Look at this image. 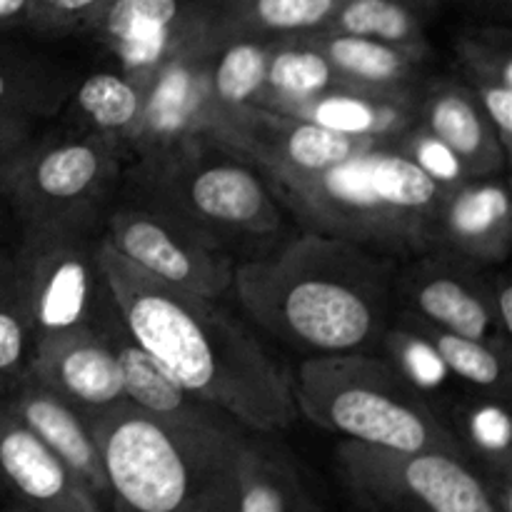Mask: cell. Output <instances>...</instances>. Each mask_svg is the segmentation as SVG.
<instances>
[{"mask_svg": "<svg viewBox=\"0 0 512 512\" xmlns=\"http://www.w3.org/2000/svg\"><path fill=\"white\" fill-rule=\"evenodd\" d=\"M0 243H3V233H0Z\"/></svg>", "mask_w": 512, "mask_h": 512, "instance_id": "cell-43", "label": "cell"}, {"mask_svg": "<svg viewBox=\"0 0 512 512\" xmlns=\"http://www.w3.org/2000/svg\"><path fill=\"white\" fill-rule=\"evenodd\" d=\"M195 3L218 28L280 40L325 30L343 0H195Z\"/></svg>", "mask_w": 512, "mask_h": 512, "instance_id": "cell-25", "label": "cell"}, {"mask_svg": "<svg viewBox=\"0 0 512 512\" xmlns=\"http://www.w3.org/2000/svg\"><path fill=\"white\" fill-rule=\"evenodd\" d=\"M138 203L160 210L205 243L268 238L283 215L260 170L210 138L183 140L138 155Z\"/></svg>", "mask_w": 512, "mask_h": 512, "instance_id": "cell-6", "label": "cell"}, {"mask_svg": "<svg viewBox=\"0 0 512 512\" xmlns=\"http://www.w3.org/2000/svg\"><path fill=\"white\" fill-rule=\"evenodd\" d=\"M383 358L418 390L423 398H443L455 383L448 365L438 355V350L430 345V340L420 333L410 313H398V318L390 320L380 338Z\"/></svg>", "mask_w": 512, "mask_h": 512, "instance_id": "cell-32", "label": "cell"}, {"mask_svg": "<svg viewBox=\"0 0 512 512\" xmlns=\"http://www.w3.org/2000/svg\"><path fill=\"white\" fill-rule=\"evenodd\" d=\"M270 45L273 40L213 25L205 48V93L213 108L215 125L225 115L255 103V95L263 85Z\"/></svg>", "mask_w": 512, "mask_h": 512, "instance_id": "cell-22", "label": "cell"}, {"mask_svg": "<svg viewBox=\"0 0 512 512\" xmlns=\"http://www.w3.org/2000/svg\"><path fill=\"white\" fill-rule=\"evenodd\" d=\"M458 63L468 80H495L512 88V43L508 30H473L455 43Z\"/></svg>", "mask_w": 512, "mask_h": 512, "instance_id": "cell-35", "label": "cell"}, {"mask_svg": "<svg viewBox=\"0 0 512 512\" xmlns=\"http://www.w3.org/2000/svg\"><path fill=\"white\" fill-rule=\"evenodd\" d=\"M113 353L118 358L120 378H123V395L135 408L163 418H210L220 410L200 403L188 393L133 335L120 323L118 313L105 325Z\"/></svg>", "mask_w": 512, "mask_h": 512, "instance_id": "cell-23", "label": "cell"}, {"mask_svg": "<svg viewBox=\"0 0 512 512\" xmlns=\"http://www.w3.org/2000/svg\"><path fill=\"white\" fill-rule=\"evenodd\" d=\"M113 512H235L250 430L230 415L163 418L123 400L85 413Z\"/></svg>", "mask_w": 512, "mask_h": 512, "instance_id": "cell-3", "label": "cell"}, {"mask_svg": "<svg viewBox=\"0 0 512 512\" xmlns=\"http://www.w3.org/2000/svg\"><path fill=\"white\" fill-rule=\"evenodd\" d=\"M0 400L93 490V495L105 508H110L100 450L83 410L40 385L33 375H28L18 388L10 390Z\"/></svg>", "mask_w": 512, "mask_h": 512, "instance_id": "cell-18", "label": "cell"}, {"mask_svg": "<svg viewBox=\"0 0 512 512\" xmlns=\"http://www.w3.org/2000/svg\"><path fill=\"white\" fill-rule=\"evenodd\" d=\"M33 340L35 335L15 285L10 258L0 255V398L28 378Z\"/></svg>", "mask_w": 512, "mask_h": 512, "instance_id": "cell-33", "label": "cell"}, {"mask_svg": "<svg viewBox=\"0 0 512 512\" xmlns=\"http://www.w3.org/2000/svg\"><path fill=\"white\" fill-rule=\"evenodd\" d=\"M73 88V73L63 65L0 43V110L50 118L68 103Z\"/></svg>", "mask_w": 512, "mask_h": 512, "instance_id": "cell-28", "label": "cell"}, {"mask_svg": "<svg viewBox=\"0 0 512 512\" xmlns=\"http://www.w3.org/2000/svg\"><path fill=\"white\" fill-rule=\"evenodd\" d=\"M418 123L463 160L470 178L503 173L510 155L465 83H435L420 93Z\"/></svg>", "mask_w": 512, "mask_h": 512, "instance_id": "cell-20", "label": "cell"}, {"mask_svg": "<svg viewBox=\"0 0 512 512\" xmlns=\"http://www.w3.org/2000/svg\"><path fill=\"white\" fill-rule=\"evenodd\" d=\"M418 105V88H360L340 83L290 115L353 138L395 143L418 123Z\"/></svg>", "mask_w": 512, "mask_h": 512, "instance_id": "cell-19", "label": "cell"}, {"mask_svg": "<svg viewBox=\"0 0 512 512\" xmlns=\"http://www.w3.org/2000/svg\"><path fill=\"white\" fill-rule=\"evenodd\" d=\"M108 0H33L25 28L45 38L88 33Z\"/></svg>", "mask_w": 512, "mask_h": 512, "instance_id": "cell-36", "label": "cell"}, {"mask_svg": "<svg viewBox=\"0 0 512 512\" xmlns=\"http://www.w3.org/2000/svg\"><path fill=\"white\" fill-rule=\"evenodd\" d=\"M203 20L195 0H108L88 33L113 50L125 73L143 75L188 43Z\"/></svg>", "mask_w": 512, "mask_h": 512, "instance_id": "cell-16", "label": "cell"}, {"mask_svg": "<svg viewBox=\"0 0 512 512\" xmlns=\"http://www.w3.org/2000/svg\"><path fill=\"white\" fill-rule=\"evenodd\" d=\"M0 512H33V510L23 508V505H15V503H8V505H3V508H0Z\"/></svg>", "mask_w": 512, "mask_h": 512, "instance_id": "cell-42", "label": "cell"}, {"mask_svg": "<svg viewBox=\"0 0 512 512\" xmlns=\"http://www.w3.org/2000/svg\"><path fill=\"white\" fill-rule=\"evenodd\" d=\"M230 288L253 323L308 358L375 350L393 320L388 255L313 230L238 265Z\"/></svg>", "mask_w": 512, "mask_h": 512, "instance_id": "cell-2", "label": "cell"}, {"mask_svg": "<svg viewBox=\"0 0 512 512\" xmlns=\"http://www.w3.org/2000/svg\"><path fill=\"white\" fill-rule=\"evenodd\" d=\"M268 185L313 233L383 255L435 250V220L448 195L395 143L370 145L333 168Z\"/></svg>", "mask_w": 512, "mask_h": 512, "instance_id": "cell-4", "label": "cell"}, {"mask_svg": "<svg viewBox=\"0 0 512 512\" xmlns=\"http://www.w3.org/2000/svg\"><path fill=\"white\" fill-rule=\"evenodd\" d=\"M325 30L430 53L423 13L403 0H343Z\"/></svg>", "mask_w": 512, "mask_h": 512, "instance_id": "cell-31", "label": "cell"}, {"mask_svg": "<svg viewBox=\"0 0 512 512\" xmlns=\"http://www.w3.org/2000/svg\"><path fill=\"white\" fill-rule=\"evenodd\" d=\"M115 140L93 130L30 140L0 165V195L25 223L103 208L118 175Z\"/></svg>", "mask_w": 512, "mask_h": 512, "instance_id": "cell-9", "label": "cell"}, {"mask_svg": "<svg viewBox=\"0 0 512 512\" xmlns=\"http://www.w3.org/2000/svg\"><path fill=\"white\" fill-rule=\"evenodd\" d=\"M335 85H340L338 73L308 35L280 38L270 45L263 85L253 105L290 115Z\"/></svg>", "mask_w": 512, "mask_h": 512, "instance_id": "cell-26", "label": "cell"}, {"mask_svg": "<svg viewBox=\"0 0 512 512\" xmlns=\"http://www.w3.org/2000/svg\"><path fill=\"white\" fill-rule=\"evenodd\" d=\"M103 230V208L23 225L10 268L35 338L103 328L115 318L100 268Z\"/></svg>", "mask_w": 512, "mask_h": 512, "instance_id": "cell-7", "label": "cell"}, {"mask_svg": "<svg viewBox=\"0 0 512 512\" xmlns=\"http://www.w3.org/2000/svg\"><path fill=\"white\" fill-rule=\"evenodd\" d=\"M395 293L408 313L433 328L473 340H505L490 308L488 275L470 260L445 250L420 253L395 280Z\"/></svg>", "mask_w": 512, "mask_h": 512, "instance_id": "cell-13", "label": "cell"}, {"mask_svg": "<svg viewBox=\"0 0 512 512\" xmlns=\"http://www.w3.org/2000/svg\"><path fill=\"white\" fill-rule=\"evenodd\" d=\"M28 375L83 413L125 400L118 358L105 335V325L35 338Z\"/></svg>", "mask_w": 512, "mask_h": 512, "instance_id": "cell-15", "label": "cell"}, {"mask_svg": "<svg viewBox=\"0 0 512 512\" xmlns=\"http://www.w3.org/2000/svg\"><path fill=\"white\" fill-rule=\"evenodd\" d=\"M208 138L255 165L268 183L315 175L378 145V140L335 133L310 120L258 105H245L225 115Z\"/></svg>", "mask_w": 512, "mask_h": 512, "instance_id": "cell-11", "label": "cell"}, {"mask_svg": "<svg viewBox=\"0 0 512 512\" xmlns=\"http://www.w3.org/2000/svg\"><path fill=\"white\" fill-rule=\"evenodd\" d=\"M268 438L253 433L245 443L235 512H328L305 480L298 460Z\"/></svg>", "mask_w": 512, "mask_h": 512, "instance_id": "cell-21", "label": "cell"}, {"mask_svg": "<svg viewBox=\"0 0 512 512\" xmlns=\"http://www.w3.org/2000/svg\"><path fill=\"white\" fill-rule=\"evenodd\" d=\"M143 83L125 73H90L70 93L80 123L85 130L105 135L115 143H125L133 133L143 110Z\"/></svg>", "mask_w": 512, "mask_h": 512, "instance_id": "cell-30", "label": "cell"}, {"mask_svg": "<svg viewBox=\"0 0 512 512\" xmlns=\"http://www.w3.org/2000/svg\"><path fill=\"white\" fill-rule=\"evenodd\" d=\"M403 3L413 5L415 10H420V13H425V10L435 8V5H440V3H443V0H403Z\"/></svg>", "mask_w": 512, "mask_h": 512, "instance_id": "cell-40", "label": "cell"}, {"mask_svg": "<svg viewBox=\"0 0 512 512\" xmlns=\"http://www.w3.org/2000/svg\"><path fill=\"white\" fill-rule=\"evenodd\" d=\"M335 468L363 512H500L483 475L458 453H393L343 440Z\"/></svg>", "mask_w": 512, "mask_h": 512, "instance_id": "cell-8", "label": "cell"}, {"mask_svg": "<svg viewBox=\"0 0 512 512\" xmlns=\"http://www.w3.org/2000/svg\"><path fill=\"white\" fill-rule=\"evenodd\" d=\"M478 3L488 5V8H503V10H510V0H478Z\"/></svg>", "mask_w": 512, "mask_h": 512, "instance_id": "cell-41", "label": "cell"}, {"mask_svg": "<svg viewBox=\"0 0 512 512\" xmlns=\"http://www.w3.org/2000/svg\"><path fill=\"white\" fill-rule=\"evenodd\" d=\"M33 118L18 113L0 110V165L8 163L13 155H18L30 140L35 138Z\"/></svg>", "mask_w": 512, "mask_h": 512, "instance_id": "cell-37", "label": "cell"}, {"mask_svg": "<svg viewBox=\"0 0 512 512\" xmlns=\"http://www.w3.org/2000/svg\"><path fill=\"white\" fill-rule=\"evenodd\" d=\"M295 408L328 433L393 453L465 455L438 408L383 355H310L293 378Z\"/></svg>", "mask_w": 512, "mask_h": 512, "instance_id": "cell-5", "label": "cell"}, {"mask_svg": "<svg viewBox=\"0 0 512 512\" xmlns=\"http://www.w3.org/2000/svg\"><path fill=\"white\" fill-rule=\"evenodd\" d=\"M33 0H0V33L13 28H25Z\"/></svg>", "mask_w": 512, "mask_h": 512, "instance_id": "cell-39", "label": "cell"}, {"mask_svg": "<svg viewBox=\"0 0 512 512\" xmlns=\"http://www.w3.org/2000/svg\"><path fill=\"white\" fill-rule=\"evenodd\" d=\"M338 73L340 83L360 88H418V75L430 53L320 30L308 35Z\"/></svg>", "mask_w": 512, "mask_h": 512, "instance_id": "cell-24", "label": "cell"}, {"mask_svg": "<svg viewBox=\"0 0 512 512\" xmlns=\"http://www.w3.org/2000/svg\"><path fill=\"white\" fill-rule=\"evenodd\" d=\"M400 153L410 160L418 170H423L435 185H440L443 190H455L463 183H468L470 173L465 170L463 160L438 138V135L430 133L428 128H423L420 123H415L413 128L405 130L398 140H395Z\"/></svg>", "mask_w": 512, "mask_h": 512, "instance_id": "cell-34", "label": "cell"}, {"mask_svg": "<svg viewBox=\"0 0 512 512\" xmlns=\"http://www.w3.org/2000/svg\"><path fill=\"white\" fill-rule=\"evenodd\" d=\"M103 235L130 265L175 290L215 300L233 285L235 268L223 250L150 205L113 210Z\"/></svg>", "mask_w": 512, "mask_h": 512, "instance_id": "cell-10", "label": "cell"}, {"mask_svg": "<svg viewBox=\"0 0 512 512\" xmlns=\"http://www.w3.org/2000/svg\"><path fill=\"white\" fill-rule=\"evenodd\" d=\"M0 488L33 512H105L93 490L0 400Z\"/></svg>", "mask_w": 512, "mask_h": 512, "instance_id": "cell-14", "label": "cell"}, {"mask_svg": "<svg viewBox=\"0 0 512 512\" xmlns=\"http://www.w3.org/2000/svg\"><path fill=\"white\" fill-rule=\"evenodd\" d=\"M100 268L125 330L193 398L258 435L295 423L293 375L243 323L210 298L150 278L110 248L105 235Z\"/></svg>", "mask_w": 512, "mask_h": 512, "instance_id": "cell-1", "label": "cell"}, {"mask_svg": "<svg viewBox=\"0 0 512 512\" xmlns=\"http://www.w3.org/2000/svg\"><path fill=\"white\" fill-rule=\"evenodd\" d=\"M510 400L475 393L453 408L455 440L465 458L490 485V493L512 485V420Z\"/></svg>", "mask_w": 512, "mask_h": 512, "instance_id": "cell-27", "label": "cell"}, {"mask_svg": "<svg viewBox=\"0 0 512 512\" xmlns=\"http://www.w3.org/2000/svg\"><path fill=\"white\" fill-rule=\"evenodd\" d=\"M488 290H490V308H493L495 325L498 333L505 340L512 338V283L505 273L488 275Z\"/></svg>", "mask_w": 512, "mask_h": 512, "instance_id": "cell-38", "label": "cell"}, {"mask_svg": "<svg viewBox=\"0 0 512 512\" xmlns=\"http://www.w3.org/2000/svg\"><path fill=\"white\" fill-rule=\"evenodd\" d=\"M435 250L480 265H498L512 250V205L498 175L473 178L450 190L435 220Z\"/></svg>", "mask_w": 512, "mask_h": 512, "instance_id": "cell-17", "label": "cell"}, {"mask_svg": "<svg viewBox=\"0 0 512 512\" xmlns=\"http://www.w3.org/2000/svg\"><path fill=\"white\" fill-rule=\"evenodd\" d=\"M410 318L415 320L420 333L430 340V345L438 350V355L448 365L450 375L455 380L470 385L475 393L498 395V398L510 400V343H505V340H473L465 338V335L433 328V325L415 318L413 313H410Z\"/></svg>", "mask_w": 512, "mask_h": 512, "instance_id": "cell-29", "label": "cell"}, {"mask_svg": "<svg viewBox=\"0 0 512 512\" xmlns=\"http://www.w3.org/2000/svg\"><path fill=\"white\" fill-rule=\"evenodd\" d=\"M205 15V13H203ZM213 23L203 20L193 38L170 58L135 78L143 83V110L125 145L138 155L213 133V108L205 93V48Z\"/></svg>", "mask_w": 512, "mask_h": 512, "instance_id": "cell-12", "label": "cell"}]
</instances>
